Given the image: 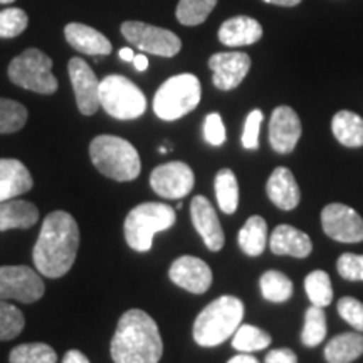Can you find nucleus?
Instances as JSON below:
<instances>
[{
  "instance_id": "obj_20",
  "label": "nucleus",
  "mask_w": 363,
  "mask_h": 363,
  "mask_svg": "<svg viewBox=\"0 0 363 363\" xmlns=\"http://www.w3.org/2000/svg\"><path fill=\"white\" fill-rule=\"evenodd\" d=\"M271 251L278 256H293V257H308L313 251V242L310 235L296 229V227L283 224L272 230L269 239Z\"/></svg>"
},
{
  "instance_id": "obj_9",
  "label": "nucleus",
  "mask_w": 363,
  "mask_h": 363,
  "mask_svg": "<svg viewBox=\"0 0 363 363\" xmlns=\"http://www.w3.org/2000/svg\"><path fill=\"white\" fill-rule=\"evenodd\" d=\"M121 34L140 51L155 54V56L174 57L182 49V40L179 35L172 33V30L145 24V22H125L121 26Z\"/></svg>"
},
{
  "instance_id": "obj_15",
  "label": "nucleus",
  "mask_w": 363,
  "mask_h": 363,
  "mask_svg": "<svg viewBox=\"0 0 363 363\" xmlns=\"http://www.w3.org/2000/svg\"><path fill=\"white\" fill-rule=\"evenodd\" d=\"M172 283L189 293L203 294L212 284V271L206 261L194 256H182L170 266Z\"/></svg>"
},
{
  "instance_id": "obj_17",
  "label": "nucleus",
  "mask_w": 363,
  "mask_h": 363,
  "mask_svg": "<svg viewBox=\"0 0 363 363\" xmlns=\"http://www.w3.org/2000/svg\"><path fill=\"white\" fill-rule=\"evenodd\" d=\"M190 216H192L195 230L201 234L206 246L214 252L220 251L225 240L224 230H222L220 220L216 214V208L208 202V199L203 195L194 197L190 202Z\"/></svg>"
},
{
  "instance_id": "obj_22",
  "label": "nucleus",
  "mask_w": 363,
  "mask_h": 363,
  "mask_svg": "<svg viewBox=\"0 0 363 363\" xmlns=\"http://www.w3.org/2000/svg\"><path fill=\"white\" fill-rule=\"evenodd\" d=\"M262 38V27L252 17L238 16L225 21L219 29V40L229 48L251 45Z\"/></svg>"
},
{
  "instance_id": "obj_47",
  "label": "nucleus",
  "mask_w": 363,
  "mask_h": 363,
  "mask_svg": "<svg viewBox=\"0 0 363 363\" xmlns=\"http://www.w3.org/2000/svg\"><path fill=\"white\" fill-rule=\"evenodd\" d=\"M13 0H0V4H12Z\"/></svg>"
},
{
  "instance_id": "obj_16",
  "label": "nucleus",
  "mask_w": 363,
  "mask_h": 363,
  "mask_svg": "<svg viewBox=\"0 0 363 363\" xmlns=\"http://www.w3.org/2000/svg\"><path fill=\"white\" fill-rule=\"evenodd\" d=\"M301 136V121L289 106H278L271 115L269 143L274 152L291 153Z\"/></svg>"
},
{
  "instance_id": "obj_5",
  "label": "nucleus",
  "mask_w": 363,
  "mask_h": 363,
  "mask_svg": "<svg viewBox=\"0 0 363 363\" xmlns=\"http://www.w3.org/2000/svg\"><path fill=\"white\" fill-rule=\"evenodd\" d=\"M175 211L167 203L145 202L136 206L125 219V239L133 251L147 252L152 249L157 233L175 224Z\"/></svg>"
},
{
  "instance_id": "obj_2",
  "label": "nucleus",
  "mask_w": 363,
  "mask_h": 363,
  "mask_svg": "<svg viewBox=\"0 0 363 363\" xmlns=\"http://www.w3.org/2000/svg\"><path fill=\"white\" fill-rule=\"evenodd\" d=\"M110 350L115 363L160 362L163 342L155 320L142 310L126 311L118 321Z\"/></svg>"
},
{
  "instance_id": "obj_32",
  "label": "nucleus",
  "mask_w": 363,
  "mask_h": 363,
  "mask_svg": "<svg viewBox=\"0 0 363 363\" xmlns=\"http://www.w3.org/2000/svg\"><path fill=\"white\" fill-rule=\"evenodd\" d=\"M11 363H56L57 355L45 343H24L16 347L9 355Z\"/></svg>"
},
{
  "instance_id": "obj_35",
  "label": "nucleus",
  "mask_w": 363,
  "mask_h": 363,
  "mask_svg": "<svg viewBox=\"0 0 363 363\" xmlns=\"http://www.w3.org/2000/svg\"><path fill=\"white\" fill-rule=\"evenodd\" d=\"M26 320L17 306L0 299V342L19 337L24 330Z\"/></svg>"
},
{
  "instance_id": "obj_45",
  "label": "nucleus",
  "mask_w": 363,
  "mask_h": 363,
  "mask_svg": "<svg viewBox=\"0 0 363 363\" xmlns=\"http://www.w3.org/2000/svg\"><path fill=\"white\" fill-rule=\"evenodd\" d=\"M266 4H274V6H281V7H294L298 6L301 0H262Z\"/></svg>"
},
{
  "instance_id": "obj_21",
  "label": "nucleus",
  "mask_w": 363,
  "mask_h": 363,
  "mask_svg": "<svg viewBox=\"0 0 363 363\" xmlns=\"http://www.w3.org/2000/svg\"><path fill=\"white\" fill-rule=\"evenodd\" d=\"M267 197L276 207L283 211H293L298 206L301 194H299L296 179L291 170L286 167H278L272 172L267 180Z\"/></svg>"
},
{
  "instance_id": "obj_26",
  "label": "nucleus",
  "mask_w": 363,
  "mask_h": 363,
  "mask_svg": "<svg viewBox=\"0 0 363 363\" xmlns=\"http://www.w3.org/2000/svg\"><path fill=\"white\" fill-rule=\"evenodd\" d=\"M267 244V225L261 216H252L239 230V246L244 254L256 257L264 252Z\"/></svg>"
},
{
  "instance_id": "obj_29",
  "label": "nucleus",
  "mask_w": 363,
  "mask_h": 363,
  "mask_svg": "<svg viewBox=\"0 0 363 363\" xmlns=\"http://www.w3.org/2000/svg\"><path fill=\"white\" fill-rule=\"evenodd\" d=\"M271 335L252 325H240L235 330L233 347L240 353H251L264 350L271 345Z\"/></svg>"
},
{
  "instance_id": "obj_34",
  "label": "nucleus",
  "mask_w": 363,
  "mask_h": 363,
  "mask_svg": "<svg viewBox=\"0 0 363 363\" xmlns=\"http://www.w3.org/2000/svg\"><path fill=\"white\" fill-rule=\"evenodd\" d=\"M27 121V110L24 104L13 99L0 98V135L16 133L24 128Z\"/></svg>"
},
{
  "instance_id": "obj_3",
  "label": "nucleus",
  "mask_w": 363,
  "mask_h": 363,
  "mask_svg": "<svg viewBox=\"0 0 363 363\" xmlns=\"http://www.w3.org/2000/svg\"><path fill=\"white\" fill-rule=\"evenodd\" d=\"M244 303L235 296H220L199 313L194 323V340L201 347H217L234 337L242 323Z\"/></svg>"
},
{
  "instance_id": "obj_10",
  "label": "nucleus",
  "mask_w": 363,
  "mask_h": 363,
  "mask_svg": "<svg viewBox=\"0 0 363 363\" xmlns=\"http://www.w3.org/2000/svg\"><path fill=\"white\" fill-rule=\"evenodd\" d=\"M45 284L39 271L29 266L0 267V299H16L21 303H34L44 296Z\"/></svg>"
},
{
  "instance_id": "obj_41",
  "label": "nucleus",
  "mask_w": 363,
  "mask_h": 363,
  "mask_svg": "<svg viewBox=\"0 0 363 363\" xmlns=\"http://www.w3.org/2000/svg\"><path fill=\"white\" fill-rule=\"evenodd\" d=\"M264 363H298V357L289 348H278L267 353Z\"/></svg>"
},
{
  "instance_id": "obj_18",
  "label": "nucleus",
  "mask_w": 363,
  "mask_h": 363,
  "mask_svg": "<svg viewBox=\"0 0 363 363\" xmlns=\"http://www.w3.org/2000/svg\"><path fill=\"white\" fill-rule=\"evenodd\" d=\"M33 185V175L24 163L16 158H0V202L29 192Z\"/></svg>"
},
{
  "instance_id": "obj_44",
  "label": "nucleus",
  "mask_w": 363,
  "mask_h": 363,
  "mask_svg": "<svg viewBox=\"0 0 363 363\" xmlns=\"http://www.w3.org/2000/svg\"><path fill=\"white\" fill-rule=\"evenodd\" d=\"M133 65L138 71H145L148 67V57L143 56V54H138V56H135L133 59Z\"/></svg>"
},
{
  "instance_id": "obj_38",
  "label": "nucleus",
  "mask_w": 363,
  "mask_h": 363,
  "mask_svg": "<svg viewBox=\"0 0 363 363\" xmlns=\"http://www.w3.org/2000/svg\"><path fill=\"white\" fill-rule=\"evenodd\" d=\"M337 269L343 279L363 281V256L345 252L337 261Z\"/></svg>"
},
{
  "instance_id": "obj_24",
  "label": "nucleus",
  "mask_w": 363,
  "mask_h": 363,
  "mask_svg": "<svg viewBox=\"0 0 363 363\" xmlns=\"http://www.w3.org/2000/svg\"><path fill=\"white\" fill-rule=\"evenodd\" d=\"M363 355V335L342 333L331 338L325 347V358L328 363H352Z\"/></svg>"
},
{
  "instance_id": "obj_42",
  "label": "nucleus",
  "mask_w": 363,
  "mask_h": 363,
  "mask_svg": "<svg viewBox=\"0 0 363 363\" xmlns=\"http://www.w3.org/2000/svg\"><path fill=\"white\" fill-rule=\"evenodd\" d=\"M62 363H89V360L83 352L69 350L65 355V360H62Z\"/></svg>"
},
{
  "instance_id": "obj_37",
  "label": "nucleus",
  "mask_w": 363,
  "mask_h": 363,
  "mask_svg": "<svg viewBox=\"0 0 363 363\" xmlns=\"http://www.w3.org/2000/svg\"><path fill=\"white\" fill-rule=\"evenodd\" d=\"M337 310L340 313V316H342L348 325H352L357 331L363 333V303H360L355 298L345 296L338 301Z\"/></svg>"
},
{
  "instance_id": "obj_19",
  "label": "nucleus",
  "mask_w": 363,
  "mask_h": 363,
  "mask_svg": "<svg viewBox=\"0 0 363 363\" xmlns=\"http://www.w3.org/2000/svg\"><path fill=\"white\" fill-rule=\"evenodd\" d=\"M65 35L69 45L81 54L88 56H108L113 51V45L106 35L93 27L79 24V22H71L65 27Z\"/></svg>"
},
{
  "instance_id": "obj_8",
  "label": "nucleus",
  "mask_w": 363,
  "mask_h": 363,
  "mask_svg": "<svg viewBox=\"0 0 363 363\" xmlns=\"http://www.w3.org/2000/svg\"><path fill=\"white\" fill-rule=\"evenodd\" d=\"M9 79L21 88L39 94H54L57 79L52 74V59L39 49H26L9 65Z\"/></svg>"
},
{
  "instance_id": "obj_25",
  "label": "nucleus",
  "mask_w": 363,
  "mask_h": 363,
  "mask_svg": "<svg viewBox=\"0 0 363 363\" xmlns=\"http://www.w3.org/2000/svg\"><path fill=\"white\" fill-rule=\"evenodd\" d=\"M335 138L348 148L363 147V118L353 111H338L331 121Z\"/></svg>"
},
{
  "instance_id": "obj_4",
  "label": "nucleus",
  "mask_w": 363,
  "mask_h": 363,
  "mask_svg": "<svg viewBox=\"0 0 363 363\" xmlns=\"http://www.w3.org/2000/svg\"><path fill=\"white\" fill-rule=\"evenodd\" d=\"M89 157L104 177L116 182L135 180L142 172V160L136 148L115 135H99L93 138Z\"/></svg>"
},
{
  "instance_id": "obj_43",
  "label": "nucleus",
  "mask_w": 363,
  "mask_h": 363,
  "mask_svg": "<svg viewBox=\"0 0 363 363\" xmlns=\"http://www.w3.org/2000/svg\"><path fill=\"white\" fill-rule=\"evenodd\" d=\"M227 363H259V362H257L256 357L247 355V353H240V355H235L230 358Z\"/></svg>"
},
{
  "instance_id": "obj_36",
  "label": "nucleus",
  "mask_w": 363,
  "mask_h": 363,
  "mask_svg": "<svg viewBox=\"0 0 363 363\" xmlns=\"http://www.w3.org/2000/svg\"><path fill=\"white\" fill-rule=\"evenodd\" d=\"M29 17L22 9L11 7L0 11V39H12L27 29Z\"/></svg>"
},
{
  "instance_id": "obj_27",
  "label": "nucleus",
  "mask_w": 363,
  "mask_h": 363,
  "mask_svg": "<svg viewBox=\"0 0 363 363\" xmlns=\"http://www.w3.org/2000/svg\"><path fill=\"white\" fill-rule=\"evenodd\" d=\"M216 197L224 214H234L238 211L239 185L233 170L222 169L216 175Z\"/></svg>"
},
{
  "instance_id": "obj_6",
  "label": "nucleus",
  "mask_w": 363,
  "mask_h": 363,
  "mask_svg": "<svg viewBox=\"0 0 363 363\" xmlns=\"http://www.w3.org/2000/svg\"><path fill=\"white\" fill-rule=\"evenodd\" d=\"M201 98L202 88L197 76L189 72L177 74L158 88L153 98V111L163 121H175L194 111Z\"/></svg>"
},
{
  "instance_id": "obj_30",
  "label": "nucleus",
  "mask_w": 363,
  "mask_h": 363,
  "mask_svg": "<svg viewBox=\"0 0 363 363\" xmlns=\"http://www.w3.org/2000/svg\"><path fill=\"white\" fill-rule=\"evenodd\" d=\"M217 6V0H180L177 6V21L182 26H201Z\"/></svg>"
},
{
  "instance_id": "obj_33",
  "label": "nucleus",
  "mask_w": 363,
  "mask_h": 363,
  "mask_svg": "<svg viewBox=\"0 0 363 363\" xmlns=\"http://www.w3.org/2000/svg\"><path fill=\"white\" fill-rule=\"evenodd\" d=\"M326 337V316L323 308L310 306L305 315L301 342L305 347H318Z\"/></svg>"
},
{
  "instance_id": "obj_23",
  "label": "nucleus",
  "mask_w": 363,
  "mask_h": 363,
  "mask_svg": "<svg viewBox=\"0 0 363 363\" xmlns=\"http://www.w3.org/2000/svg\"><path fill=\"white\" fill-rule=\"evenodd\" d=\"M39 219V211L33 202L11 201L0 202V233L11 229H29Z\"/></svg>"
},
{
  "instance_id": "obj_31",
  "label": "nucleus",
  "mask_w": 363,
  "mask_h": 363,
  "mask_svg": "<svg viewBox=\"0 0 363 363\" xmlns=\"http://www.w3.org/2000/svg\"><path fill=\"white\" fill-rule=\"evenodd\" d=\"M305 289L313 306L326 308L333 301V288L331 279L325 271H313L306 276Z\"/></svg>"
},
{
  "instance_id": "obj_7",
  "label": "nucleus",
  "mask_w": 363,
  "mask_h": 363,
  "mask_svg": "<svg viewBox=\"0 0 363 363\" xmlns=\"http://www.w3.org/2000/svg\"><path fill=\"white\" fill-rule=\"evenodd\" d=\"M99 104L116 120H135L147 111V98L133 81L120 74L106 76L99 83Z\"/></svg>"
},
{
  "instance_id": "obj_39",
  "label": "nucleus",
  "mask_w": 363,
  "mask_h": 363,
  "mask_svg": "<svg viewBox=\"0 0 363 363\" xmlns=\"http://www.w3.org/2000/svg\"><path fill=\"white\" fill-rule=\"evenodd\" d=\"M203 138L212 147H220L225 142V126L219 113H211L203 121Z\"/></svg>"
},
{
  "instance_id": "obj_46",
  "label": "nucleus",
  "mask_w": 363,
  "mask_h": 363,
  "mask_svg": "<svg viewBox=\"0 0 363 363\" xmlns=\"http://www.w3.org/2000/svg\"><path fill=\"white\" fill-rule=\"evenodd\" d=\"M120 57L123 59V61L133 62V59H135L133 49H130V48H123V49H120Z\"/></svg>"
},
{
  "instance_id": "obj_14",
  "label": "nucleus",
  "mask_w": 363,
  "mask_h": 363,
  "mask_svg": "<svg viewBox=\"0 0 363 363\" xmlns=\"http://www.w3.org/2000/svg\"><path fill=\"white\" fill-rule=\"evenodd\" d=\"M214 86L220 91L235 89L251 69V57L244 52H217L208 59Z\"/></svg>"
},
{
  "instance_id": "obj_12",
  "label": "nucleus",
  "mask_w": 363,
  "mask_h": 363,
  "mask_svg": "<svg viewBox=\"0 0 363 363\" xmlns=\"http://www.w3.org/2000/svg\"><path fill=\"white\" fill-rule=\"evenodd\" d=\"M195 177L187 163L169 162L157 167L150 175V185L153 192L163 199H184L194 189Z\"/></svg>"
},
{
  "instance_id": "obj_28",
  "label": "nucleus",
  "mask_w": 363,
  "mask_h": 363,
  "mask_svg": "<svg viewBox=\"0 0 363 363\" xmlns=\"http://www.w3.org/2000/svg\"><path fill=\"white\" fill-rule=\"evenodd\" d=\"M262 298L272 303H284L293 296V283L279 271H266L259 279Z\"/></svg>"
},
{
  "instance_id": "obj_40",
  "label": "nucleus",
  "mask_w": 363,
  "mask_h": 363,
  "mask_svg": "<svg viewBox=\"0 0 363 363\" xmlns=\"http://www.w3.org/2000/svg\"><path fill=\"white\" fill-rule=\"evenodd\" d=\"M262 111L252 110L246 118V125H244L242 133V145L247 150H257L259 148V130L262 123Z\"/></svg>"
},
{
  "instance_id": "obj_11",
  "label": "nucleus",
  "mask_w": 363,
  "mask_h": 363,
  "mask_svg": "<svg viewBox=\"0 0 363 363\" xmlns=\"http://www.w3.org/2000/svg\"><path fill=\"white\" fill-rule=\"evenodd\" d=\"M325 234L338 242H362L363 219L357 211L345 203H330L321 212Z\"/></svg>"
},
{
  "instance_id": "obj_13",
  "label": "nucleus",
  "mask_w": 363,
  "mask_h": 363,
  "mask_svg": "<svg viewBox=\"0 0 363 363\" xmlns=\"http://www.w3.org/2000/svg\"><path fill=\"white\" fill-rule=\"evenodd\" d=\"M72 89H74L76 104L84 116H93L101 104H99V83L93 67L84 59L72 57L67 66Z\"/></svg>"
},
{
  "instance_id": "obj_1",
  "label": "nucleus",
  "mask_w": 363,
  "mask_h": 363,
  "mask_svg": "<svg viewBox=\"0 0 363 363\" xmlns=\"http://www.w3.org/2000/svg\"><path fill=\"white\" fill-rule=\"evenodd\" d=\"M79 227L65 211L51 212L40 227L33 259L35 269L45 278H61L74 264L79 249Z\"/></svg>"
}]
</instances>
